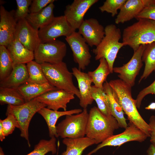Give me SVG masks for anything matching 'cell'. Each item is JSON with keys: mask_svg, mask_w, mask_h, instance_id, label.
<instances>
[{"mask_svg": "<svg viewBox=\"0 0 155 155\" xmlns=\"http://www.w3.org/2000/svg\"><path fill=\"white\" fill-rule=\"evenodd\" d=\"M13 65L27 63L34 59V52L26 48L15 37L7 47Z\"/></svg>", "mask_w": 155, "mask_h": 155, "instance_id": "22", "label": "cell"}, {"mask_svg": "<svg viewBox=\"0 0 155 155\" xmlns=\"http://www.w3.org/2000/svg\"><path fill=\"white\" fill-rule=\"evenodd\" d=\"M105 34L99 44L92 50L95 59L104 58L108 65L111 73L113 72V64L117 53L124 46L119 42L121 37L120 29L113 24L107 25L104 28Z\"/></svg>", "mask_w": 155, "mask_h": 155, "instance_id": "4", "label": "cell"}, {"mask_svg": "<svg viewBox=\"0 0 155 155\" xmlns=\"http://www.w3.org/2000/svg\"><path fill=\"white\" fill-rule=\"evenodd\" d=\"M26 102L18 89L0 87V103L17 106L24 104Z\"/></svg>", "mask_w": 155, "mask_h": 155, "instance_id": "28", "label": "cell"}, {"mask_svg": "<svg viewBox=\"0 0 155 155\" xmlns=\"http://www.w3.org/2000/svg\"><path fill=\"white\" fill-rule=\"evenodd\" d=\"M109 83L116 93L119 103L129 122L150 137L151 128L139 113L135 100L132 96L131 86L120 79L111 80Z\"/></svg>", "mask_w": 155, "mask_h": 155, "instance_id": "1", "label": "cell"}, {"mask_svg": "<svg viewBox=\"0 0 155 155\" xmlns=\"http://www.w3.org/2000/svg\"><path fill=\"white\" fill-rule=\"evenodd\" d=\"M83 110L80 108H76L63 111H56L44 107L40 109L38 113L45 120L47 125L49 135L50 138L58 137L56 132V124L58 119L63 116L79 113Z\"/></svg>", "mask_w": 155, "mask_h": 155, "instance_id": "20", "label": "cell"}, {"mask_svg": "<svg viewBox=\"0 0 155 155\" xmlns=\"http://www.w3.org/2000/svg\"><path fill=\"white\" fill-rule=\"evenodd\" d=\"M91 96L96 102L98 108L103 114L107 117L112 115L109 100L103 87L100 88L92 85Z\"/></svg>", "mask_w": 155, "mask_h": 155, "instance_id": "29", "label": "cell"}, {"mask_svg": "<svg viewBox=\"0 0 155 155\" xmlns=\"http://www.w3.org/2000/svg\"><path fill=\"white\" fill-rule=\"evenodd\" d=\"M54 7L53 3H51L38 12L29 13L25 19L33 28L38 30L53 20L55 17L53 13Z\"/></svg>", "mask_w": 155, "mask_h": 155, "instance_id": "25", "label": "cell"}, {"mask_svg": "<svg viewBox=\"0 0 155 155\" xmlns=\"http://www.w3.org/2000/svg\"><path fill=\"white\" fill-rule=\"evenodd\" d=\"M148 137L141 129L132 123L129 122L128 126L123 132L113 135L100 143L94 150L86 155H91L101 148L107 146H119L130 141L142 142Z\"/></svg>", "mask_w": 155, "mask_h": 155, "instance_id": "9", "label": "cell"}, {"mask_svg": "<svg viewBox=\"0 0 155 155\" xmlns=\"http://www.w3.org/2000/svg\"><path fill=\"white\" fill-rule=\"evenodd\" d=\"M146 45H140L127 63L121 67H113V72L118 74L120 79L131 87L135 85L136 77L143 66L142 56Z\"/></svg>", "mask_w": 155, "mask_h": 155, "instance_id": "12", "label": "cell"}, {"mask_svg": "<svg viewBox=\"0 0 155 155\" xmlns=\"http://www.w3.org/2000/svg\"><path fill=\"white\" fill-rule=\"evenodd\" d=\"M88 116L87 108L83 109L79 113L66 115L65 118L56 126L58 137L63 139L84 137Z\"/></svg>", "mask_w": 155, "mask_h": 155, "instance_id": "7", "label": "cell"}, {"mask_svg": "<svg viewBox=\"0 0 155 155\" xmlns=\"http://www.w3.org/2000/svg\"><path fill=\"white\" fill-rule=\"evenodd\" d=\"M0 45L7 48L14 39L17 21L13 16L1 5L0 7Z\"/></svg>", "mask_w": 155, "mask_h": 155, "instance_id": "17", "label": "cell"}, {"mask_svg": "<svg viewBox=\"0 0 155 155\" xmlns=\"http://www.w3.org/2000/svg\"><path fill=\"white\" fill-rule=\"evenodd\" d=\"M142 60L144 63L145 66L139 83L155 71V42L146 45L142 54Z\"/></svg>", "mask_w": 155, "mask_h": 155, "instance_id": "27", "label": "cell"}, {"mask_svg": "<svg viewBox=\"0 0 155 155\" xmlns=\"http://www.w3.org/2000/svg\"><path fill=\"white\" fill-rule=\"evenodd\" d=\"M135 18L137 20L140 19H146L155 21V4L145 7Z\"/></svg>", "mask_w": 155, "mask_h": 155, "instance_id": "38", "label": "cell"}, {"mask_svg": "<svg viewBox=\"0 0 155 155\" xmlns=\"http://www.w3.org/2000/svg\"><path fill=\"white\" fill-rule=\"evenodd\" d=\"M74 94L63 90L57 89L47 92L36 98L39 102L45 104L47 108L58 111L62 108L67 111V105L75 98Z\"/></svg>", "mask_w": 155, "mask_h": 155, "instance_id": "14", "label": "cell"}, {"mask_svg": "<svg viewBox=\"0 0 155 155\" xmlns=\"http://www.w3.org/2000/svg\"><path fill=\"white\" fill-rule=\"evenodd\" d=\"M26 66L29 74L27 82L38 84L48 82L40 64L33 60L26 63Z\"/></svg>", "mask_w": 155, "mask_h": 155, "instance_id": "31", "label": "cell"}, {"mask_svg": "<svg viewBox=\"0 0 155 155\" xmlns=\"http://www.w3.org/2000/svg\"><path fill=\"white\" fill-rule=\"evenodd\" d=\"M155 42V21L140 19L125 28L122 34L124 46H129L135 52L141 45Z\"/></svg>", "mask_w": 155, "mask_h": 155, "instance_id": "3", "label": "cell"}, {"mask_svg": "<svg viewBox=\"0 0 155 155\" xmlns=\"http://www.w3.org/2000/svg\"><path fill=\"white\" fill-rule=\"evenodd\" d=\"M103 88L109 100L112 115L117 121L119 127L125 129L128 127V125L124 116L125 113L119 103L116 93L109 82L106 81L104 83Z\"/></svg>", "mask_w": 155, "mask_h": 155, "instance_id": "23", "label": "cell"}, {"mask_svg": "<svg viewBox=\"0 0 155 155\" xmlns=\"http://www.w3.org/2000/svg\"><path fill=\"white\" fill-rule=\"evenodd\" d=\"M17 9L14 16L16 20L18 21L26 18L29 13V7L32 2L31 0H16Z\"/></svg>", "mask_w": 155, "mask_h": 155, "instance_id": "35", "label": "cell"}, {"mask_svg": "<svg viewBox=\"0 0 155 155\" xmlns=\"http://www.w3.org/2000/svg\"><path fill=\"white\" fill-rule=\"evenodd\" d=\"M75 31L64 15L54 17L50 23L38 30L41 43L55 40L61 36H69Z\"/></svg>", "mask_w": 155, "mask_h": 155, "instance_id": "11", "label": "cell"}, {"mask_svg": "<svg viewBox=\"0 0 155 155\" xmlns=\"http://www.w3.org/2000/svg\"><path fill=\"white\" fill-rule=\"evenodd\" d=\"M46 106L45 104L39 102L36 98L18 106L8 105L6 115L10 114L14 116L20 126V135L27 141L29 147L30 144L28 128L30 121L36 113L41 108Z\"/></svg>", "mask_w": 155, "mask_h": 155, "instance_id": "6", "label": "cell"}, {"mask_svg": "<svg viewBox=\"0 0 155 155\" xmlns=\"http://www.w3.org/2000/svg\"><path fill=\"white\" fill-rule=\"evenodd\" d=\"M40 65L46 78L51 85L58 89L72 93L80 98L79 90L73 82V74L69 71L66 63L63 61L55 63H45Z\"/></svg>", "mask_w": 155, "mask_h": 155, "instance_id": "5", "label": "cell"}, {"mask_svg": "<svg viewBox=\"0 0 155 155\" xmlns=\"http://www.w3.org/2000/svg\"><path fill=\"white\" fill-rule=\"evenodd\" d=\"M148 155H155V146L151 144L147 150Z\"/></svg>", "mask_w": 155, "mask_h": 155, "instance_id": "41", "label": "cell"}, {"mask_svg": "<svg viewBox=\"0 0 155 155\" xmlns=\"http://www.w3.org/2000/svg\"><path fill=\"white\" fill-rule=\"evenodd\" d=\"M5 138V136L3 132L2 123L0 122V140L2 142Z\"/></svg>", "mask_w": 155, "mask_h": 155, "instance_id": "42", "label": "cell"}, {"mask_svg": "<svg viewBox=\"0 0 155 155\" xmlns=\"http://www.w3.org/2000/svg\"><path fill=\"white\" fill-rule=\"evenodd\" d=\"M155 95V80L148 86L141 90L137 95L135 99L137 108H140L142 100L144 97L148 94Z\"/></svg>", "mask_w": 155, "mask_h": 155, "instance_id": "37", "label": "cell"}, {"mask_svg": "<svg viewBox=\"0 0 155 155\" xmlns=\"http://www.w3.org/2000/svg\"><path fill=\"white\" fill-rule=\"evenodd\" d=\"M28 78V73L25 64H14L9 74L0 82V87L17 89L27 82Z\"/></svg>", "mask_w": 155, "mask_h": 155, "instance_id": "21", "label": "cell"}, {"mask_svg": "<svg viewBox=\"0 0 155 155\" xmlns=\"http://www.w3.org/2000/svg\"><path fill=\"white\" fill-rule=\"evenodd\" d=\"M99 64L93 71H88V73L94 85L102 88L108 75L111 73L108 63L106 59L102 58L99 60Z\"/></svg>", "mask_w": 155, "mask_h": 155, "instance_id": "30", "label": "cell"}, {"mask_svg": "<svg viewBox=\"0 0 155 155\" xmlns=\"http://www.w3.org/2000/svg\"><path fill=\"white\" fill-rule=\"evenodd\" d=\"M149 125L151 128L150 133V141L155 146V116H152L149 119Z\"/></svg>", "mask_w": 155, "mask_h": 155, "instance_id": "40", "label": "cell"}, {"mask_svg": "<svg viewBox=\"0 0 155 155\" xmlns=\"http://www.w3.org/2000/svg\"><path fill=\"white\" fill-rule=\"evenodd\" d=\"M127 0H106L103 5L99 7L102 12L110 13L112 17L118 14V10L120 9Z\"/></svg>", "mask_w": 155, "mask_h": 155, "instance_id": "34", "label": "cell"}, {"mask_svg": "<svg viewBox=\"0 0 155 155\" xmlns=\"http://www.w3.org/2000/svg\"><path fill=\"white\" fill-rule=\"evenodd\" d=\"M119 127L117 121L112 115L107 117L97 107L90 109L87 125L86 136L95 140L96 144L100 143L113 135Z\"/></svg>", "mask_w": 155, "mask_h": 155, "instance_id": "2", "label": "cell"}, {"mask_svg": "<svg viewBox=\"0 0 155 155\" xmlns=\"http://www.w3.org/2000/svg\"><path fill=\"white\" fill-rule=\"evenodd\" d=\"M78 29V32L91 47L98 45L105 34L103 26L94 18L84 20Z\"/></svg>", "mask_w": 155, "mask_h": 155, "instance_id": "16", "label": "cell"}, {"mask_svg": "<svg viewBox=\"0 0 155 155\" xmlns=\"http://www.w3.org/2000/svg\"><path fill=\"white\" fill-rule=\"evenodd\" d=\"M65 39L72 51L74 61L80 70L86 69L90 62L91 55L88 45L78 32H73Z\"/></svg>", "mask_w": 155, "mask_h": 155, "instance_id": "10", "label": "cell"}, {"mask_svg": "<svg viewBox=\"0 0 155 155\" xmlns=\"http://www.w3.org/2000/svg\"><path fill=\"white\" fill-rule=\"evenodd\" d=\"M72 71L78 83L80 95L79 104L83 109L86 108L94 101L91 96L92 80L88 73L76 67L72 68Z\"/></svg>", "mask_w": 155, "mask_h": 155, "instance_id": "18", "label": "cell"}, {"mask_svg": "<svg viewBox=\"0 0 155 155\" xmlns=\"http://www.w3.org/2000/svg\"><path fill=\"white\" fill-rule=\"evenodd\" d=\"M146 110H155V102H152L145 108Z\"/></svg>", "mask_w": 155, "mask_h": 155, "instance_id": "43", "label": "cell"}, {"mask_svg": "<svg viewBox=\"0 0 155 155\" xmlns=\"http://www.w3.org/2000/svg\"><path fill=\"white\" fill-rule=\"evenodd\" d=\"M146 6L145 0H127L120 9L115 23L123 24L135 18Z\"/></svg>", "mask_w": 155, "mask_h": 155, "instance_id": "19", "label": "cell"}, {"mask_svg": "<svg viewBox=\"0 0 155 155\" xmlns=\"http://www.w3.org/2000/svg\"><path fill=\"white\" fill-rule=\"evenodd\" d=\"M55 0H33L30 6V13L38 12L46 7L49 4L54 3Z\"/></svg>", "mask_w": 155, "mask_h": 155, "instance_id": "39", "label": "cell"}, {"mask_svg": "<svg viewBox=\"0 0 155 155\" xmlns=\"http://www.w3.org/2000/svg\"><path fill=\"white\" fill-rule=\"evenodd\" d=\"M67 50L66 44L59 40L41 42L34 52L35 61L40 64L61 62L66 55Z\"/></svg>", "mask_w": 155, "mask_h": 155, "instance_id": "8", "label": "cell"}, {"mask_svg": "<svg viewBox=\"0 0 155 155\" xmlns=\"http://www.w3.org/2000/svg\"><path fill=\"white\" fill-rule=\"evenodd\" d=\"M0 155H5L1 147H0Z\"/></svg>", "mask_w": 155, "mask_h": 155, "instance_id": "44", "label": "cell"}, {"mask_svg": "<svg viewBox=\"0 0 155 155\" xmlns=\"http://www.w3.org/2000/svg\"><path fill=\"white\" fill-rule=\"evenodd\" d=\"M14 37L26 48L33 52L41 43L38 30L33 28L25 18L17 22Z\"/></svg>", "mask_w": 155, "mask_h": 155, "instance_id": "15", "label": "cell"}, {"mask_svg": "<svg viewBox=\"0 0 155 155\" xmlns=\"http://www.w3.org/2000/svg\"><path fill=\"white\" fill-rule=\"evenodd\" d=\"M98 0H74L67 5L64 16L71 27L75 31L78 29L84 20V17L89 9L97 2Z\"/></svg>", "mask_w": 155, "mask_h": 155, "instance_id": "13", "label": "cell"}, {"mask_svg": "<svg viewBox=\"0 0 155 155\" xmlns=\"http://www.w3.org/2000/svg\"><path fill=\"white\" fill-rule=\"evenodd\" d=\"M7 117L3 120L0 119V122L2 124L4 135L5 137L12 133L16 128H20L19 123L12 115H7Z\"/></svg>", "mask_w": 155, "mask_h": 155, "instance_id": "36", "label": "cell"}, {"mask_svg": "<svg viewBox=\"0 0 155 155\" xmlns=\"http://www.w3.org/2000/svg\"><path fill=\"white\" fill-rule=\"evenodd\" d=\"M62 142L66 148L61 155H82L86 148L96 144L94 140L86 136L77 139L65 138Z\"/></svg>", "mask_w": 155, "mask_h": 155, "instance_id": "26", "label": "cell"}, {"mask_svg": "<svg viewBox=\"0 0 155 155\" xmlns=\"http://www.w3.org/2000/svg\"><path fill=\"white\" fill-rule=\"evenodd\" d=\"M13 63L7 48L0 45V80H4L10 73Z\"/></svg>", "mask_w": 155, "mask_h": 155, "instance_id": "32", "label": "cell"}, {"mask_svg": "<svg viewBox=\"0 0 155 155\" xmlns=\"http://www.w3.org/2000/svg\"><path fill=\"white\" fill-rule=\"evenodd\" d=\"M55 137L51 138L49 140L42 139L36 145L34 150L26 155H45L49 152L52 154L57 152L56 141Z\"/></svg>", "mask_w": 155, "mask_h": 155, "instance_id": "33", "label": "cell"}, {"mask_svg": "<svg viewBox=\"0 0 155 155\" xmlns=\"http://www.w3.org/2000/svg\"><path fill=\"white\" fill-rule=\"evenodd\" d=\"M18 90L24 98L26 102L50 91L58 89L49 82L38 84L27 82L20 86Z\"/></svg>", "mask_w": 155, "mask_h": 155, "instance_id": "24", "label": "cell"}]
</instances>
